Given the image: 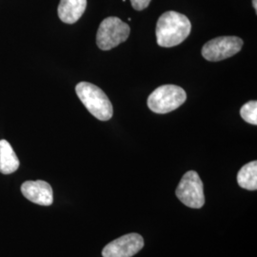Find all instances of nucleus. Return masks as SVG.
<instances>
[{
	"instance_id": "nucleus-1",
	"label": "nucleus",
	"mask_w": 257,
	"mask_h": 257,
	"mask_svg": "<svg viewBox=\"0 0 257 257\" xmlns=\"http://www.w3.org/2000/svg\"><path fill=\"white\" fill-rule=\"evenodd\" d=\"M191 30V21L186 16L175 11L166 12L156 23L157 44L164 48L177 46L190 36Z\"/></svg>"
},
{
	"instance_id": "nucleus-2",
	"label": "nucleus",
	"mask_w": 257,
	"mask_h": 257,
	"mask_svg": "<svg viewBox=\"0 0 257 257\" xmlns=\"http://www.w3.org/2000/svg\"><path fill=\"white\" fill-rule=\"evenodd\" d=\"M75 92L86 109L101 121L112 117L113 108L106 93L92 83L80 82L75 87Z\"/></svg>"
},
{
	"instance_id": "nucleus-3",
	"label": "nucleus",
	"mask_w": 257,
	"mask_h": 257,
	"mask_svg": "<svg viewBox=\"0 0 257 257\" xmlns=\"http://www.w3.org/2000/svg\"><path fill=\"white\" fill-rule=\"evenodd\" d=\"M187 99V93L176 85L158 87L148 97V107L156 113H168L179 108Z\"/></svg>"
},
{
	"instance_id": "nucleus-4",
	"label": "nucleus",
	"mask_w": 257,
	"mask_h": 257,
	"mask_svg": "<svg viewBox=\"0 0 257 257\" xmlns=\"http://www.w3.org/2000/svg\"><path fill=\"white\" fill-rule=\"evenodd\" d=\"M131 29L127 23L115 17L104 19L96 35V44L102 51H110L125 42L130 36Z\"/></svg>"
},
{
	"instance_id": "nucleus-5",
	"label": "nucleus",
	"mask_w": 257,
	"mask_h": 257,
	"mask_svg": "<svg viewBox=\"0 0 257 257\" xmlns=\"http://www.w3.org/2000/svg\"><path fill=\"white\" fill-rule=\"evenodd\" d=\"M177 198L189 208L200 209L205 204L203 182L194 171L187 172L176 188Z\"/></svg>"
},
{
	"instance_id": "nucleus-6",
	"label": "nucleus",
	"mask_w": 257,
	"mask_h": 257,
	"mask_svg": "<svg viewBox=\"0 0 257 257\" xmlns=\"http://www.w3.org/2000/svg\"><path fill=\"white\" fill-rule=\"evenodd\" d=\"M243 40L237 37H220L208 41L202 48L203 57L211 62L227 59L239 53Z\"/></svg>"
},
{
	"instance_id": "nucleus-7",
	"label": "nucleus",
	"mask_w": 257,
	"mask_h": 257,
	"mask_svg": "<svg viewBox=\"0 0 257 257\" xmlns=\"http://www.w3.org/2000/svg\"><path fill=\"white\" fill-rule=\"evenodd\" d=\"M144 247V238L138 233H128L109 243L102 250L103 257H132Z\"/></svg>"
},
{
	"instance_id": "nucleus-8",
	"label": "nucleus",
	"mask_w": 257,
	"mask_h": 257,
	"mask_svg": "<svg viewBox=\"0 0 257 257\" xmlns=\"http://www.w3.org/2000/svg\"><path fill=\"white\" fill-rule=\"evenodd\" d=\"M21 193L28 200L40 206H51L54 202L53 189L43 180L26 181L21 186Z\"/></svg>"
},
{
	"instance_id": "nucleus-9",
	"label": "nucleus",
	"mask_w": 257,
	"mask_h": 257,
	"mask_svg": "<svg viewBox=\"0 0 257 257\" xmlns=\"http://www.w3.org/2000/svg\"><path fill=\"white\" fill-rule=\"evenodd\" d=\"M87 7V0H60L58 17L66 24H74L80 19Z\"/></svg>"
},
{
	"instance_id": "nucleus-10",
	"label": "nucleus",
	"mask_w": 257,
	"mask_h": 257,
	"mask_svg": "<svg viewBox=\"0 0 257 257\" xmlns=\"http://www.w3.org/2000/svg\"><path fill=\"white\" fill-rule=\"evenodd\" d=\"M19 167V160L8 141L0 140V173L11 175Z\"/></svg>"
},
{
	"instance_id": "nucleus-11",
	"label": "nucleus",
	"mask_w": 257,
	"mask_h": 257,
	"mask_svg": "<svg viewBox=\"0 0 257 257\" xmlns=\"http://www.w3.org/2000/svg\"><path fill=\"white\" fill-rule=\"evenodd\" d=\"M237 183L248 191L257 190V162L251 161L243 166L237 174Z\"/></svg>"
},
{
	"instance_id": "nucleus-12",
	"label": "nucleus",
	"mask_w": 257,
	"mask_h": 257,
	"mask_svg": "<svg viewBox=\"0 0 257 257\" xmlns=\"http://www.w3.org/2000/svg\"><path fill=\"white\" fill-rule=\"evenodd\" d=\"M240 115L249 124L257 125V102L253 100L244 104L240 110Z\"/></svg>"
},
{
	"instance_id": "nucleus-13",
	"label": "nucleus",
	"mask_w": 257,
	"mask_h": 257,
	"mask_svg": "<svg viewBox=\"0 0 257 257\" xmlns=\"http://www.w3.org/2000/svg\"><path fill=\"white\" fill-rule=\"evenodd\" d=\"M152 0H131L133 8L137 11H143L150 5Z\"/></svg>"
},
{
	"instance_id": "nucleus-14",
	"label": "nucleus",
	"mask_w": 257,
	"mask_h": 257,
	"mask_svg": "<svg viewBox=\"0 0 257 257\" xmlns=\"http://www.w3.org/2000/svg\"><path fill=\"white\" fill-rule=\"evenodd\" d=\"M252 6H253V8H254V10H255V11H256V10H257L256 0H252Z\"/></svg>"
}]
</instances>
